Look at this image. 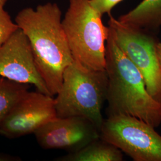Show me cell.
<instances>
[{
    "instance_id": "1",
    "label": "cell",
    "mask_w": 161,
    "mask_h": 161,
    "mask_svg": "<svg viewBox=\"0 0 161 161\" xmlns=\"http://www.w3.org/2000/svg\"><path fill=\"white\" fill-rule=\"evenodd\" d=\"M15 22L29 41L35 62L52 96L59 92L65 69L74 60L56 3L25 8Z\"/></svg>"
},
{
    "instance_id": "2",
    "label": "cell",
    "mask_w": 161,
    "mask_h": 161,
    "mask_svg": "<svg viewBox=\"0 0 161 161\" xmlns=\"http://www.w3.org/2000/svg\"><path fill=\"white\" fill-rule=\"evenodd\" d=\"M105 57L108 116H132L155 128L159 126L161 103L150 96L143 76L118 46L110 32Z\"/></svg>"
},
{
    "instance_id": "3",
    "label": "cell",
    "mask_w": 161,
    "mask_h": 161,
    "mask_svg": "<svg viewBox=\"0 0 161 161\" xmlns=\"http://www.w3.org/2000/svg\"><path fill=\"white\" fill-rule=\"evenodd\" d=\"M108 86L106 69L90 68L74 60L64 70L62 86L54 98L58 117L84 118L100 130Z\"/></svg>"
},
{
    "instance_id": "4",
    "label": "cell",
    "mask_w": 161,
    "mask_h": 161,
    "mask_svg": "<svg viewBox=\"0 0 161 161\" xmlns=\"http://www.w3.org/2000/svg\"><path fill=\"white\" fill-rule=\"evenodd\" d=\"M90 0H69L62 25L74 59L90 68L105 69L109 28Z\"/></svg>"
},
{
    "instance_id": "5",
    "label": "cell",
    "mask_w": 161,
    "mask_h": 161,
    "mask_svg": "<svg viewBox=\"0 0 161 161\" xmlns=\"http://www.w3.org/2000/svg\"><path fill=\"white\" fill-rule=\"evenodd\" d=\"M108 25L118 46L143 76L150 96L161 103V69L157 54L158 40L152 32L121 23L111 14Z\"/></svg>"
},
{
    "instance_id": "6",
    "label": "cell",
    "mask_w": 161,
    "mask_h": 161,
    "mask_svg": "<svg viewBox=\"0 0 161 161\" xmlns=\"http://www.w3.org/2000/svg\"><path fill=\"white\" fill-rule=\"evenodd\" d=\"M100 137L114 144L134 161H161V136L155 127L136 117L109 116Z\"/></svg>"
},
{
    "instance_id": "7",
    "label": "cell",
    "mask_w": 161,
    "mask_h": 161,
    "mask_svg": "<svg viewBox=\"0 0 161 161\" xmlns=\"http://www.w3.org/2000/svg\"><path fill=\"white\" fill-rule=\"evenodd\" d=\"M58 118L53 96L28 92L15 104L0 124V135L16 138L34 133Z\"/></svg>"
},
{
    "instance_id": "8",
    "label": "cell",
    "mask_w": 161,
    "mask_h": 161,
    "mask_svg": "<svg viewBox=\"0 0 161 161\" xmlns=\"http://www.w3.org/2000/svg\"><path fill=\"white\" fill-rule=\"evenodd\" d=\"M0 76L34 85L37 91L52 96L38 70L29 41L20 28L0 48Z\"/></svg>"
},
{
    "instance_id": "9",
    "label": "cell",
    "mask_w": 161,
    "mask_h": 161,
    "mask_svg": "<svg viewBox=\"0 0 161 161\" xmlns=\"http://www.w3.org/2000/svg\"><path fill=\"white\" fill-rule=\"evenodd\" d=\"M38 143L44 149L74 152L100 137V130L84 118H56L34 133Z\"/></svg>"
},
{
    "instance_id": "10",
    "label": "cell",
    "mask_w": 161,
    "mask_h": 161,
    "mask_svg": "<svg viewBox=\"0 0 161 161\" xmlns=\"http://www.w3.org/2000/svg\"><path fill=\"white\" fill-rule=\"evenodd\" d=\"M121 23L150 32L161 28V0H143L118 19Z\"/></svg>"
},
{
    "instance_id": "11",
    "label": "cell",
    "mask_w": 161,
    "mask_h": 161,
    "mask_svg": "<svg viewBox=\"0 0 161 161\" xmlns=\"http://www.w3.org/2000/svg\"><path fill=\"white\" fill-rule=\"evenodd\" d=\"M123 152L100 137L81 149L58 158V161H122Z\"/></svg>"
},
{
    "instance_id": "12",
    "label": "cell",
    "mask_w": 161,
    "mask_h": 161,
    "mask_svg": "<svg viewBox=\"0 0 161 161\" xmlns=\"http://www.w3.org/2000/svg\"><path fill=\"white\" fill-rule=\"evenodd\" d=\"M28 89V84L0 76V124L12 107L29 92Z\"/></svg>"
},
{
    "instance_id": "13",
    "label": "cell",
    "mask_w": 161,
    "mask_h": 161,
    "mask_svg": "<svg viewBox=\"0 0 161 161\" xmlns=\"http://www.w3.org/2000/svg\"><path fill=\"white\" fill-rule=\"evenodd\" d=\"M7 1L0 0V48L19 29L18 25L13 22L10 16L5 10Z\"/></svg>"
},
{
    "instance_id": "14",
    "label": "cell",
    "mask_w": 161,
    "mask_h": 161,
    "mask_svg": "<svg viewBox=\"0 0 161 161\" xmlns=\"http://www.w3.org/2000/svg\"><path fill=\"white\" fill-rule=\"evenodd\" d=\"M123 0H90L92 6L102 15L110 14L112 9Z\"/></svg>"
},
{
    "instance_id": "15",
    "label": "cell",
    "mask_w": 161,
    "mask_h": 161,
    "mask_svg": "<svg viewBox=\"0 0 161 161\" xmlns=\"http://www.w3.org/2000/svg\"><path fill=\"white\" fill-rule=\"evenodd\" d=\"M21 158L16 156L0 153V161H20Z\"/></svg>"
},
{
    "instance_id": "16",
    "label": "cell",
    "mask_w": 161,
    "mask_h": 161,
    "mask_svg": "<svg viewBox=\"0 0 161 161\" xmlns=\"http://www.w3.org/2000/svg\"><path fill=\"white\" fill-rule=\"evenodd\" d=\"M157 54L161 69V42H159L157 44Z\"/></svg>"
}]
</instances>
